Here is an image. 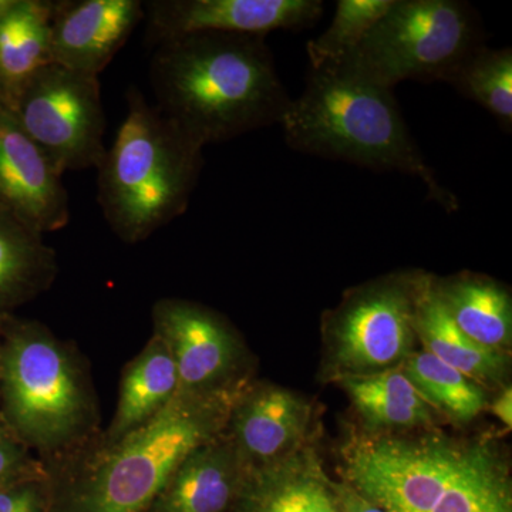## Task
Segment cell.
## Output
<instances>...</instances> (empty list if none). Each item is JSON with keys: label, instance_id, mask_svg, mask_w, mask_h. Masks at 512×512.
<instances>
[{"label": "cell", "instance_id": "obj_6", "mask_svg": "<svg viewBox=\"0 0 512 512\" xmlns=\"http://www.w3.org/2000/svg\"><path fill=\"white\" fill-rule=\"evenodd\" d=\"M0 397V416L30 451L42 456L43 464L99 434L96 394L82 359L42 323H5Z\"/></svg>", "mask_w": 512, "mask_h": 512}, {"label": "cell", "instance_id": "obj_8", "mask_svg": "<svg viewBox=\"0 0 512 512\" xmlns=\"http://www.w3.org/2000/svg\"><path fill=\"white\" fill-rule=\"evenodd\" d=\"M426 276H384L350 291L330 313L332 360L342 376L382 372L412 355L414 311Z\"/></svg>", "mask_w": 512, "mask_h": 512}, {"label": "cell", "instance_id": "obj_24", "mask_svg": "<svg viewBox=\"0 0 512 512\" xmlns=\"http://www.w3.org/2000/svg\"><path fill=\"white\" fill-rule=\"evenodd\" d=\"M447 84L490 111L501 127H512V50L478 47L451 74Z\"/></svg>", "mask_w": 512, "mask_h": 512}, {"label": "cell", "instance_id": "obj_3", "mask_svg": "<svg viewBox=\"0 0 512 512\" xmlns=\"http://www.w3.org/2000/svg\"><path fill=\"white\" fill-rule=\"evenodd\" d=\"M345 474L386 512H512L507 464L484 441L359 437L345 450Z\"/></svg>", "mask_w": 512, "mask_h": 512}, {"label": "cell", "instance_id": "obj_25", "mask_svg": "<svg viewBox=\"0 0 512 512\" xmlns=\"http://www.w3.org/2000/svg\"><path fill=\"white\" fill-rule=\"evenodd\" d=\"M392 3L393 0H339L328 30L306 46L311 69L345 62Z\"/></svg>", "mask_w": 512, "mask_h": 512}, {"label": "cell", "instance_id": "obj_5", "mask_svg": "<svg viewBox=\"0 0 512 512\" xmlns=\"http://www.w3.org/2000/svg\"><path fill=\"white\" fill-rule=\"evenodd\" d=\"M127 101L126 119L97 167V183L111 231L133 245L187 211L204 147L138 90H131Z\"/></svg>", "mask_w": 512, "mask_h": 512}, {"label": "cell", "instance_id": "obj_4", "mask_svg": "<svg viewBox=\"0 0 512 512\" xmlns=\"http://www.w3.org/2000/svg\"><path fill=\"white\" fill-rule=\"evenodd\" d=\"M279 124L293 150L412 175L426 185L430 200L448 212L458 208L410 136L393 90L346 67L309 70L305 90L289 101Z\"/></svg>", "mask_w": 512, "mask_h": 512}, {"label": "cell", "instance_id": "obj_18", "mask_svg": "<svg viewBox=\"0 0 512 512\" xmlns=\"http://www.w3.org/2000/svg\"><path fill=\"white\" fill-rule=\"evenodd\" d=\"M178 394L173 356L163 340L151 335L147 345L124 369L119 402L104 441H117L163 412Z\"/></svg>", "mask_w": 512, "mask_h": 512}, {"label": "cell", "instance_id": "obj_2", "mask_svg": "<svg viewBox=\"0 0 512 512\" xmlns=\"http://www.w3.org/2000/svg\"><path fill=\"white\" fill-rule=\"evenodd\" d=\"M244 386L214 394H177L154 419L117 441L99 434L45 464L47 512H147L184 458L224 433Z\"/></svg>", "mask_w": 512, "mask_h": 512}, {"label": "cell", "instance_id": "obj_14", "mask_svg": "<svg viewBox=\"0 0 512 512\" xmlns=\"http://www.w3.org/2000/svg\"><path fill=\"white\" fill-rule=\"evenodd\" d=\"M312 407L275 384H245L232 404L225 434L249 468L265 466L298 450L311 427Z\"/></svg>", "mask_w": 512, "mask_h": 512}, {"label": "cell", "instance_id": "obj_19", "mask_svg": "<svg viewBox=\"0 0 512 512\" xmlns=\"http://www.w3.org/2000/svg\"><path fill=\"white\" fill-rule=\"evenodd\" d=\"M414 332L423 342L426 352L473 382H498L507 372L508 357L504 352L484 348L461 332L444 308L429 275L417 298Z\"/></svg>", "mask_w": 512, "mask_h": 512}, {"label": "cell", "instance_id": "obj_22", "mask_svg": "<svg viewBox=\"0 0 512 512\" xmlns=\"http://www.w3.org/2000/svg\"><path fill=\"white\" fill-rule=\"evenodd\" d=\"M339 383L373 429H412L433 423L430 404L400 370L343 375Z\"/></svg>", "mask_w": 512, "mask_h": 512}, {"label": "cell", "instance_id": "obj_15", "mask_svg": "<svg viewBox=\"0 0 512 512\" xmlns=\"http://www.w3.org/2000/svg\"><path fill=\"white\" fill-rule=\"evenodd\" d=\"M248 468L224 430L184 458L147 512H229Z\"/></svg>", "mask_w": 512, "mask_h": 512}, {"label": "cell", "instance_id": "obj_28", "mask_svg": "<svg viewBox=\"0 0 512 512\" xmlns=\"http://www.w3.org/2000/svg\"><path fill=\"white\" fill-rule=\"evenodd\" d=\"M340 512H386L370 503L349 484H333Z\"/></svg>", "mask_w": 512, "mask_h": 512}, {"label": "cell", "instance_id": "obj_23", "mask_svg": "<svg viewBox=\"0 0 512 512\" xmlns=\"http://www.w3.org/2000/svg\"><path fill=\"white\" fill-rule=\"evenodd\" d=\"M403 373L430 406L461 423L476 419L487 406V396L480 384L429 352L407 357Z\"/></svg>", "mask_w": 512, "mask_h": 512}, {"label": "cell", "instance_id": "obj_29", "mask_svg": "<svg viewBox=\"0 0 512 512\" xmlns=\"http://www.w3.org/2000/svg\"><path fill=\"white\" fill-rule=\"evenodd\" d=\"M491 412L505 427L512 426V390L511 386L505 387L503 392L498 394L497 399L491 404Z\"/></svg>", "mask_w": 512, "mask_h": 512}, {"label": "cell", "instance_id": "obj_12", "mask_svg": "<svg viewBox=\"0 0 512 512\" xmlns=\"http://www.w3.org/2000/svg\"><path fill=\"white\" fill-rule=\"evenodd\" d=\"M62 175L0 100V205L40 234L59 231L70 220Z\"/></svg>", "mask_w": 512, "mask_h": 512}, {"label": "cell", "instance_id": "obj_13", "mask_svg": "<svg viewBox=\"0 0 512 512\" xmlns=\"http://www.w3.org/2000/svg\"><path fill=\"white\" fill-rule=\"evenodd\" d=\"M144 18L138 0L53 2V63L99 77Z\"/></svg>", "mask_w": 512, "mask_h": 512}, {"label": "cell", "instance_id": "obj_1", "mask_svg": "<svg viewBox=\"0 0 512 512\" xmlns=\"http://www.w3.org/2000/svg\"><path fill=\"white\" fill-rule=\"evenodd\" d=\"M264 39L192 33L158 43L154 106L202 147L281 123L291 97Z\"/></svg>", "mask_w": 512, "mask_h": 512}, {"label": "cell", "instance_id": "obj_7", "mask_svg": "<svg viewBox=\"0 0 512 512\" xmlns=\"http://www.w3.org/2000/svg\"><path fill=\"white\" fill-rule=\"evenodd\" d=\"M473 6L460 0H393L383 18L339 66L387 89L404 80L447 83L484 46Z\"/></svg>", "mask_w": 512, "mask_h": 512}, {"label": "cell", "instance_id": "obj_16", "mask_svg": "<svg viewBox=\"0 0 512 512\" xmlns=\"http://www.w3.org/2000/svg\"><path fill=\"white\" fill-rule=\"evenodd\" d=\"M232 512H340L333 483L311 447L248 468Z\"/></svg>", "mask_w": 512, "mask_h": 512}, {"label": "cell", "instance_id": "obj_10", "mask_svg": "<svg viewBox=\"0 0 512 512\" xmlns=\"http://www.w3.org/2000/svg\"><path fill=\"white\" fill-rule=\"evenodd\" d=\"M153 333L170 350L178 393L214 394L245 386L244 349L227 320L200 303L167 298L153 308Z\"/></svg>", "mask_w": 512, "mask_h": 512}, {"label": "cell", "instance_id": "obj_27", "mask_svg": "<svg viewBox=\"0 0 512 512\" xmlns=\"http://www.w3.org/2000/svg\"><path fill=\"white\" fill-rule=\"evenodd\" d=\"M49 500L47 470L0 488V512H47Z\"/></svg>", "mask_w": 512, "mask_h": 512}, {"label": "cell", "instance_id": "obj_11", "mask_svg": "<svg viewBox=\"0 0 512 512\" xmlns=\"http://www.w3.org/2000/svg\"><path fill=\"white\" fill-rule=\"evenodd\" d=\"M153 43L192 33L265 37L275 30L305 29L323 13L320 0H153L144 3Z\"/></svg>", "mask_w": 512, "mask_h": 512}, {"label": "cell", "instance_id": "obj_20", "mask_svg": "<svg viewBox=\"0 0 512 512\" xmlns=\"http://www.w3.org/2000/svg\"><path fill=\"white\" fill-rule=\"evenodd\" d=\"M433 284L448 315L468 338L500 352L511 345L512 299L504 285L474 274L433 278Z\"/></svg>", "mask_w": 512, "mask_h": 512}, {"label": "cell", "instance_id": "obj_21", "mask_svg": "<svg viewBox=\"0 0 512 512\" xmlns=\"http://www.w3.org/2000/svg\"><path fill=\"white\" fill-rule=\"evenodd\" d=\"M56 275V254L43 234L0 205V312L47 291Z\"/></svg>", "mask_w": 512, "mask_h": 512}, {"label": "cell", "instance_id": "obj_9", "mask_svg": "<svg viewBox=\"0 0 512 512\" xmlns=\"http://www.w3.org/2000/svg\"><path fill=\"white\" fill-rule=\"evenodd\" d=\"M13 111L60 173L99 167L107 150L99 77L49 64L33 77Z\"/></svg>", "mask_w": 512, "mask_h": 512}, {"label": "cell", "instance_id": "obj_30", "mask_svg": "<svg viewBox=\"0 0 512 512\" xmlns=\"http://www.w3.org/2000/svg\"><path fill=\"white\" fill-rule=\"evenodd\" d=\"M16 0H0V20L5 18L6 13L12 9V6L15 5Z\"/></svg>", "mask_w": 512, "mask_h": 512}, {"label": "cell", "instance_id": "obj_26", "mask_svg": "<svg viewBox=\"0 0 512 512\" xmlns=\"http://www.w3.org/2000/svg\"><path fill=\"white\" fill-rule=\"evenodd\" d=\"M43 470H46L43 461L32 456L29 448L0 416V488Z\"/></svg>", "mask_w": 512, "mask_h": 512}, {"label": "cell", "instance_id": "obj_17", "mask_svg": "<svg viewBox=\"0 0 512 512\" xmlns=\"http://www.w3.org/2000/svg\"><path fill=\"white\" fill-rule=\"evenodd\" d=\"M53 2L16 0L0 20V100L15 109L40 70L52 59Z\"/></svg>", "mask_w": 512, "mask_h": 512}]
</instances>
